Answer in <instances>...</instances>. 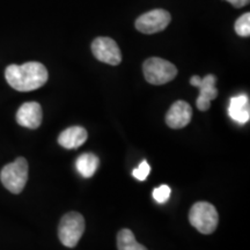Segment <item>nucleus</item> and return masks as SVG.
I'll list each match as a JSON object with an SVG mask.
<instances>
[{"instance_id": "obj_13", "label": "nucleus", "mask_w": 250, "mask_h": 250, "mask_svg": "<svg viewBox=\"0 0 250 250\" xmlns=\"http://www.w3.org/2000/svg\"><path fill=\"white\" fill-rule=\"evenodd\" d=\"M99 158L93 153H83L77 159L76 167L78 173L85 179H89L96 173L99 168Z\"/></svg>"}, {"instance_id": "obj_2", "label": "nucleus", "mask_w": 250, "mask_h": 250, "mask_svg": "<svg viewBox=\"0 0 250 250\" xmlns=\"http://www.w3.org/2000/svg\"><path fill=\"white\" fill-rule=\"evenodd\" d=\"M189 221L202 234H212L217 229L219 215L215 208L208 202H198L189 212Z\"/></svg>"}, {"instance_id": "obj_16", "label": "nucleus", "mask_w": 250, "mask_h": 250, "mask_svg": "<svg viewBox=\"0 0 250 250\" xmlns=\"http://www.w3.org/2000/svg\"><path fill=\"white\" fill-rule=\"evenodd\" d=\"M170 193H171V189L168 186H160L158 188H155L154 190H153V198L155 199L156 203H159V204H164L169 199L170 197Z\"/></svg>"}, {"instance_id": "obj_14", "label": "nucleus", "mask_w": 250, "mask_h": 250, "mask_svg": "<svg viewBox=\"0 0 250 250\" xmlns=\"http://www.w3.org/2000/svg\"><path fill=\"white\" fill-rule=\"evenodd\" d=\"M118 250H147L146 247L137 242L134 234L130 229H122L117 234Z\"/></svg>"}, {"instance_id": "obj_8", "label": "nucleus", "mask_w": 250, "mask_h": 250, "mask_svg": "<svg viewBox=\"0 0 250 250\" xmlns=\"http://www.w3.org/2000/svg\"><path fill=\"white\" fill-rule=\"evenodd\" d=\"M192 118V108L186 101H176L166 115V123L171 129H182L190 123Z\"/></svg>"}, {"instance_id": "obj_5", "label": "nucleus", "mask_w": 250, "mask_h": 250, "mask_svg": "<svg viewBox=\"0 0 250 250\" xmlns=\"http://www.w3.org/2000/svg\"><path fill=\"white\" fill-rule=\"evenodd\" d=\"M0 180L8 191L20 193L26 187L28 181V162L24 158L6 165L0 171Z\"/></svg>"}, {"instance_id": "obj_11", "label": "nucleus", "mask_w": 250, "mask_h": 250, "mask_svg": "<svg viewBox=\"0 0 250 250\" xmlns=\"http://www.w3.org/2000/svg\"><path fill=\"white\" fill-rule=\"evenodd\" d=\"M228 115L233 121L245 124L250 120V102L245 94L233 96L228 105Z\"/></svg>"}, {"instance_id": "obj_9", "label": "nucleus", "mask_w": 250, "mask_h": 250, "mask_svg": "<svg viewBox=\"0 0 250 250\" xmlns=\"http://www.w3.org/2000/svg\"><path fill=\"white\" fill-rule=\"evenodd\" d=\"M42 108L37 102H26L19 108L17 122L28 129H37L42 123Z\"/></svg>"}, {"instance_id": "obj_17", "label": "nucleus", "mask_w": 250, "mask_h": 250, "mask_svg": "<svg viewBox=\"0 0 250 250\" xmlns=\"http://www.w3.org/2000/svg\"><path fill=\"white\" fill-rule=\"evenodd\" d=\"M149 173H151V167H149L147 161L144 160L142 164H140L138 167H137L136 169L132 171V175L136 177L137 180L145 181L146 179H147Z\"/></svg>"}, {"instance_id": "obj_15", "label": "nucleus", "mask_w": 250, "mask_h": 250, "mask_svg": "<svg viewBox=\"0 0 250 250\" xmlns=\"http://www.w3.org/2000/svg\"><path fill=\"white\" fill-rule=\"evenodd\" d=\"M235 33L241 37L250 35V13H246L240 17L235 22Z\"/></svg>"}, {"instance_id": "obj_1", "label": "nucleus", "mask_w": 250, "mask_h": 250, "mask_svg": "<svg viewBox=\"0 0 250 250\" xmlns=\"http://www.w3.org/2000/svg\"><path fill=\"white\" fill-rule=\"evenodd\" d=\"M5 78L15 90L31 92L45 85L49 73L41 62H28L22 65H9L5 71Z\"/></svg>"}, {"instance_id": "obj_3", "label": "nucleus", "mask_w": 250, "mask_h": 250, "mask_svg": "<svg viewBox=\"0 0 250 250\" xmlns=\"http://www.w3.org/2000/svg\"><path fill=\"white\" fill-rule=\"evenodd\" d=\"M145 79L152 85H165L177 76V68L170 62L159 57H152L143 65Z\"/></svg>"}, {"instance_id": "obj_12", "label": "nucleus", "mask_w": 250, "mask_h": 250, "mask_svg": "<svg viewBox=\"0 0 250 250\" xmlns=\"http://www.w3.org/2000/svg\"><path fill=\"white\" fill-rule=\"evenodd\" d=\"M88 138V133L83 126H71L61 132L58 144L66 149H76L83 145Z\"/></svg>"}, {"instance_id": "obj_4", "label": "nucleus", "mask_w": 250, "mask_h": 250, "mask_svg": "<svg viewBox=\"0 0 250 250\" xmlns=\"http://www.w3.org/2000/svg\"><path fill=\"white\" fill-rule=\"evenodd\" d=\"M85 232V219L78 212H68L62 218L58 226V237L67 248H73Z\"/></svg>"}, {"instance_id": "obj_10", "label": "nucleus", "mask_w": 250, "mask_h": 250, "mask_svg": "<svg viewBox=\"0 0 250 250\" xmlns=\"http://www.w3.org/2000/svg\"><path fill=\"white\" fill-rule=\"evenodd\" d=\"M217 78L213 74L202 78L201 83L197 86L199 88V96L197 98V108L202 111L208 110L211 107V101L218 96V89L215 88Z\"/></svg>"}, {"instance_id": "obj_6", "label": "nucleus", "mask_w": 250, "mask_h": 250, "mask_svg": "<svg viewBox=\"0 0 250 250\" xmlns=\"http://www.w3.org/2000/svg\"><path fill=\"white\" fill-rule=\"evenodd\" d=\"M169 12L165 9H153L140 15L136 21V28L143 34H155L165 30L170 23Z\"/></svg>"}, {"instance_id": "obj_18", "label": "nucleus", "mask_w": 250, "mask_h": 250, "mask_svg": "<svg viewBox=\"0 0 250 250\" xmlns=\"http://www.w3.org/2000/svg\"><path fill=\"white\" fill-rule=\"evenodd\" d=\"M227 1L229 2V4H232L234 7L236 8L243 7V6L249 4V0H227Z\"/></svg>"}, {"instance_id": "obj_7", "label": "nucleus", "mask_w": 250, "mask_h": 250, "mask_svg": "<svg viewBox=\"0 0 250 250\" xmlns=\"http://www.w3.org/2000/svg\"><path fill=\"white\" fill-rule=\"evenodd\" d=\"M92 52L98 61L116 66L122 62V52L110 37H98L92 43Z\"/></svg>"}]
</instances>
